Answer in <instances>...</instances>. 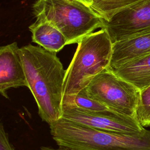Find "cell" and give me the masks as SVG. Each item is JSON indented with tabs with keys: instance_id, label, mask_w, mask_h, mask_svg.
<instances>
[{
	"instance_id": "8992f818",
	"label": "cell",
	"mask_w": 150,
	"mask_h": 150,
	"mask_svg": "<svg viewBox=\"0 0 150 150\" xmlns=\"http://www.w3.org/2000/svg\"><path fill=\"white\" fill-rule=\"evenodd\" d=\"M61 118L97 129L124 134H139L145 129L136 118H126L115 114L89 112L67 104L62 105Z\"/></svg>"
},
{
	"instance_id": "5bb4252c",
	"label": "cell",
	"mask_w": 150,
	"mask_h": 150,
	"mask_svg": "<svg viewBox=\"0 0 150 150\" xmlns=\"http://www.w3.org/2000/svg\"><path fill=\"white\" fill-rule=\"evenodd\" d=\"M136 116L143 127H150V86L140 91Z\"/></svg>"
},
{
	"instance_id": "3957f363",
	"label": "cell",
	"mask_w": 150,
	"mask_h": 150,
	"mask_svg": "<svg viewBox=\"0 0 150 150\" xmlns=\"http://www.w3.org/2000/svg\"><path fill=\"white\" fill-rule=\"evenodd\" d=\"M77 44L66 70L63 97L77 94L95 76L110 66L113 43L105 29L86 35Z\"/></svg>"
},
{
	"instance_id": "52a82bcc",
	"label": "cell",
	"mask_w": 150,
	"mask_h": 150,
	"mask_svg": "<svg viewBox=\"0 0 150 150\" xmlns=\"http://www.w3.org/2000/svg\"><path fill=\"white\" fill-rule=\"evenodd\" d=\"M103 28L112 43L150 32V0H142L121 11L110 21H104Z\"/></svg>"
},
{
	"instance_id": "6da1fadb",
	"label": "cell",
	"mask_w": 150,
	"mask_h": 150,
	"mask_svg": "<svg viewBox=\"0 0 150 150\" xmlns=\"http://www.w3.org/2000/svg\"><path fill=\"white\" fill-rule=\"evenodd\" d=\"M28 87L33 94L42 120L48 124L62 117L66 70L56 56L40 46L19 48Z\"/></svg>"
},
{
	"instance_id": "9a60e30c",
	"label": "cell",
	"mask_w": 150,
	"mask_h": 150,
	"mask_svg": "<svg viewBox=\"0 0 150 150\" xmlns=\"http://www.w3.org/2000/svg\"><path fill=\"white\" fill-rule=\"evenodd\" d=\"M0 150H15L9 142L8 134L0 122Z\"/></svg>"
},
{
	"instance_id": "7a4b0ae2",
	"label": "cell",
	"mask_w": 150,
	"mask_h": 150,
	"mask_svg": "<svg viewBox=\"0 0 150 150\" xmlns=\"http://www.w3.org/2000/svg\"><path fill=\"white\" fill-rule=\"evenodd\" d=\"M50 134L60 147L76 150H150V130L124 134L86 127L60 118L49 124Z\"/></svg>"
},
{
	"instance_id": "30bf717a",
	"label": "cell",
	"mask_w": 150,
	"mask_h": 150,
	"mask_svg": "<svg viewBox=\"0 0 150 150\" xmlns=\"http://www.w3.org/2000/svg\"><path fill=\"white\" fill-rule=\"evenodd\" d=\"M111 70L139 91L150 86V53Z\"/></svg>"
},
{
	"instance_id": "277c9868",
	"label": "cell",
	"mask_w": 150,
	"mask_h": 150,
	"mask_svg": "<svg viewBox=\"0 0 150 150\" xmlns=\"http://www.w3.org/2000/svg\"><path fill=\"white\" fill-rule=\"evenodd\" d=\"M33 11L37 21L54 26L66 38L67 45L78 43L104 21L78 0H36Z\"/></svg>"
},
{
	"instance_id": "5b68a950",
	"label": "cell",
	"mask_w": 150,
	"mask_h": 150,
	"mask_svg": "<svg viewBox=\"0 0 150 150\" xmlns=\"http://www.w3.org/2000/svg\"><path fill=\"white\" fill-rule=\"evenodd\" d=\"M87 95L111 111L137 119L140 91L109 68L95 76L85 87Z\"/></svg>"
},
{
	"instance_id": "ba28073f",
	"label": "cell",
	"mask_w": 150,
	"mask_h": 150,
	"mask_svg": "<svg viewBox=\"0 0 150 150\" xmlns=\"http://www.w3.org/2000/svg\"><path fill=\"white\" fill-rule=\"evenodd\" d=\"M16 42L0 46V94L8 98L7 90L27 87Z\"/></svg>"
},
{
	"instance_id": "4fadbf2b",
	"label": "cell",
	"mask_w": 150,
	"mask_h": 150,
	"mask_svg": "<svg viewBox=\"0 0 150 150\" xmlns=\"http://www.w3.org/2000/svg\"><path fill=\"white\" fill-rule=\"evenodd\" d=\"M63 104L71 105L76 108L92 112L117 114L116 113L110 110L100 103L91 98L87 95L85 88L82 89L74 96L63 97L62 105Z\"/></svg>"
},
{
	"instance_id": "7c38bea8",
	"label": "cell",
	"mask_w": 150,
	"mask_h": 150,
	"mask_svg": "<svg viewBox=\"0 0 150 150\" xmlns=\"http://www.w3.org/2000/svg\"><path fill=\"white\" fill-rule=\"evenodd\" d=\"M142 0H83L95 14L105 21H110L124 9Z\"/></svg>"
},
{
	"instance_id": "e0dca14e",
	"label": "cell",
	"mask_w": 150,
	"mask_h": 150,
	"mask_svg": "<svg viewBox=\"0 0 150 150\" xmlns=\"http://www.w3.org/2000/svg\"><path fill=\"white\" fill-rule=\"evenodd\" d=\"M78 1H80V2H81L83 0H78Z\"/></svg>"
},
{
	"instance_id": "9c48e42d",
	"label": "cell",
	"mask_w": 150,
	"mask_h": 150,
	"mask_svg": "<svg viewBox=\"0 0 150 150\" xmlns=\"http://www.w3.org/2000/svg\"><path fill=\"white\" fill-rule=\"evenodd\" d=\"M149 53L150 32L116 41L112 44L109 69H117Z\"/></svg>"
},
{
	"instance_id": "2e32d148",
	"label": "cell",
	"mask_w": 150,
	"mask_h": 150,
	"mask_svg": "<svg viewBox=\"0 0 150 150\" xmlns=\"http://www.w3.org/2000/svg\"><path fill=\"white\" fill-rule=\"evenodd\" d=\"M39 150H76L74 149H71V148H65V147H60L57 149L52 148V147H47V146H42L40 148Z\"/></svg>"
},
{
	"instance_id": "8fae6325",
	"label": "cell",
	"mask_w": 150,
	"mask_h": 150,
	"mask_svg": "<svg viewBox=\"0 0 150 150\" xmlns=\"http://www.w3.org/2000/svg\"><path fill=\"white\" fill-rule=\"evenodd\" d=\"M29 28L32 34V41L47 51L56 53L67 45L61 32L47 22L36 20Z\"/></svg>"
}]
</instances>
